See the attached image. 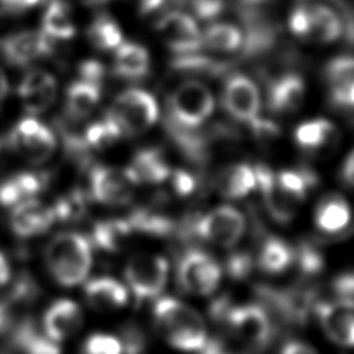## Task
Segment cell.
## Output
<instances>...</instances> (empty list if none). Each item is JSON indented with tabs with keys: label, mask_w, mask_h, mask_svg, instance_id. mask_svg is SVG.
Wrapping results in <instances>:
<instances>
[{
	"label": "cell",
	"mask_w": 354,
	"mask_h": 354,
	"mask_svg": "<svg viewBox=\"0 0 354 354\" xmlns=\"http://www.w3.org/2000/svg\"><path fill=\"white\" fill-rule=\"evenodd\" d=\"M315 227L326 235H337L348 228L351 223V209L348 202L337 195H325L314 212Z\"/></svg>",
	"instance_id": "obj_21"
},
{
	"label": "cell",
	"mask_w": 354,
	"mask_h": 354,
	"mask_svg": "<svg viewBox=\"0 0 354 354\" xmlns=\"http://www.w3.org/2000/svg\"><path fill=\"white\" fill-rule=\"evenodd\" d=\"M335 138V127L333 124L324 119L317 118L308 122L299 124L295 130L296 142L306 151L315 152L321 151L324 147L329 145Z\"/></svg>",
	"instance_id": "obj_31"
},
{
	"label": "cell",
	"mask_w": 354,
	"mask_h": 354,
	"mask_svg": "<svg viewBox=\"0 0 354 354\" xmlns=\"http://www.w3.org/2000/svg\"><path fill=\"white\" fill-rule=\"evenodd\" d=\"M11 277V268L7 257L0 252V288L7 285Z\"/></svg>",
	"instance_id": "obj_53"
},
{
	"label": "cell",
	"mask_w": 354,
	"mask_h": 354,
	"mask_svg": "<svg viewBox=\"0 0 354 354\" xmlns=\"http://www.w3.org/2000/svg\"><path fill=\"white\" fill-rule=\"evenodd\" d=\"M48 272L61 286H76L87 278L93 266V248L88 238L76 231L53 236L44 249Z\"/></svg>",
	"instance_id": "obj_2"
},
{
	"label": "cell",
	"mask_w": 354,
	"mask_h": 354,
	"mask_svg": "<svg viewBox=\"0 0 354 354\" xmlns=\"http://www.w3.org/2000/svg\"><path fill=\"white\" fill-rule=\"evenodd\" d=\"M254 263L256 261L249 252L235 250L227 257L224 270L230 278L235 281H242L250 275Z\"/></svg>",
	"instance_id": "obj_42"
},
{
	"label": "cell",
	"mask_w": 354,
	"mask_h": 354,
	"mask_svg": "<svg viewBox=\"0 0 354 354\" xmlns=\"http://www.w3.org/2000/svg\"><path fill=\"white\" fill-rule=\"evenodd\" d=\"M347 160H350V162H353V163H354V151H351V152H350V155L347 156Z\"/></svg>",
	"instance_id": "obj_59"
},
{
	"label": "cell",
	"mask_w": 354,
	"mask_h": 354,
	"mask_svg": "<svg viewBox=\"0 0 354 354\" xmlns=\"http://www.w3.org/2000/svg\"><path fill=\"white\" fill-rule=\"evenodd\" d=\"M12 343L21 354H61L59 343L40 330L32 319H25L17 326Z\"/></svg>",
	"instance_id": "obj_25"
},
{
	"label": "cell",
	"mask_w": 354,
	"mask_h": 354,
	"mask_svg": "<svg viewBox=\"0 0 354 354\" xmlns=\"http://www.w3.org/2000/svg\"><path fill=\"white\" fill-rule=\"evenodd\" d=\"M7 91H8V82H7V77L4 76L3 71L0 69V105L7 95Z\"/></svg>",
	"instance_id": "obj_57"
},
{
	"label": "cell",
	"mask_w": 354,
	"mask_h": 354,
	"mask_svg": "<svg viewBox=\"0 0 354 354\" xmlns=\"http://www.w3.org/2000/svg\"><path fill=\"white\" fill-rule=\"evenodd\" d=\"M268 0H239V6L242 7V14H256L260 12V8L267 3Z\"/></svg>",
	"instance_id": "obj_52"
},
{
	"label": "cell",
	"mask_w": 354,
	"mask_h": 354,
	"mask_svg": "<svg viewBox=\"0 0 354 354\" xmlns=\"http://www.w3.org/2000/svg\"><path fill=\"white\" fill-rule=\"evenodd\" d=\"M131 232L133 230L127 218L102 220L94 225L91 241L105 252H116L123 246Z\"/></svg>",
	"instance_id": "obj_29"
},
{
	"label": "cell",
	"mask_w": 354,
	"mask_h": 354,
	"mask_svg": "<svg viewBox=\"0 0 354 354\" xmlns=\"http://www.w3.org/2000/svg\"><path fill=\"white\" fill-rule=\"evenodd\" d=\"M83 292L86 303L101 313L120 310L129 301L127 288L112 277H97L87 281Z\"/></svg>",
	"instance_id": "obj_19"
},
{
	"label": "cell",
	"mask_w": 354,
	"mask_h": 354,
	"mask_svg": "<svg viewBox=\"0 0 354 354\" xmlns=\"http://www.w3.org/2000/svg\"><path fill=\"white\" fill-rule=\"evenodd\" d=\"M256 264L267 274H281L293 266V246L278 236H267L263 239Z\"/></svg>",
	"instance_id": "obj_26"
},
{
	"label": "cell",
	"mask_w": 354,
	"mask_h": 354,
	"mask_svg": "<svg viewBox=\"0 0 354 354\" xmlns=\"http://www.w3.org/2000/svg\"><path fill=\"white\" fill-rule=\"evenodd\" d=\"M126 136H140L158 119V104L152 94L141 88L120 93L108 111Z\"/></svg>",
	"instance_id": "obj_6"
},
{
	"label": "cell",
	"mask_w": 354,
	"mask_h": 354,
	"mask_svg": "<svg viewBox=\"0 0 354 354\" xmlns=\"http://www.w3.org/2000/svg\"><path fill=\"white\" fill-rule=\"evenodd\" d=\"M310 8L313 18V28L310 33L311 39L322 43H330L340 37L343 24L340 17L330 7L315 4L310 6Z\"/></svg>",
	"instance_id": "obj_33"
},
{
	"label": "cell",
	"mask_w": 354,
	"mask_h": 354,
	"mask_svg": "<svg viewBox=\"0 0 354 354\" xmlns=\"http://www.w3.org/2000/svg\"><path fill=\"white\" fill-rule=\"evenodd\" d=\"M223 268L207 252L187 250L177 264V282L183 292L195 296H209L220 285Z\"/></svg>",
	"instance_id": "obj_7"
},
{
	"label": "cell",
	"mask_w": 354,
	"mask_h": 354,
	"mask_svg": "<svg viewBox=\"0 0 354 354\" xmlns=\"http://www.w3.org/2000/svg\"><path fill=\"white\" fill-rule=\"evenodd\" d=\"M306 95V86L301 76L296 73H285L274 79L268 87L267 102L274 112L297 111Z\"/></svg>",
	"instance_id": "obj_20"
},
{
	"label": "cell",
	"mask_w": 354,
	"mask_h": 354,
	"mask_svg": "<svg viewBox=\"0 0 354 354\" xmlns=\"http://www.w3.org/2000/svg\"><path fill=\"white\" fill-rule=\"evenodd\" d=\"M79 73H80L82 80L101 86V82L105 76V68L100 61L88 59V61H83L80 64Z\"/></svg>",
	"instance_id": "obj_48"
},
{
	"label": "cell",
	"mask_w": 354,
	"mask_h": 354,
	"mask_svg": "<svg viewBox=\"0 0 354 354\" xmlns=\"http://www.w3.org/2000/svg\"><path fill=\"white\" fill-rule=\"evenodd\" d=\"M278 184L281 188L297 203H301L310 188H313L317 183V176L314 171L307 169H292V170H281L275 173Z\"/></svg>",
	"instance_id": "obj_35"
},
{
	"label": "cell",
	"mask_w": 354,
	"mask_h": 354,
	"mask_svg": "<svg viewBox=\"0 0 354 354\" xmlns=\"http://www.w3.org/2000/svg\"><path fill=\"white\" fill-rule=\"evenodd\" d=\"M342 176H343V180L354 187V163L350 162V160H344V165H343V169H342Z\"/></svg>",
	"instance_id": "obj_54"
},
{
	"label": "cell",
	"mask_w": 354,
	"mask_h": 354,
	"mask_svg": "<svg viewBox=\"0 0 354 354\" xmlns=\"http://www.w3.org/2000/svg\"><path fill=\"white\" fill-rule=\"evenodd\" d=\"M51 40L44 32L24 30L6 37L0 43V50L8 64L22 66L50 54L53 50Z\"/></svg>",
	"instance_id": "obj_15"
},
{
	"label": "cell",
	"mask_w": 354,
	"mask_h": 354,
	"mask_svg": "<svg viewBox=\"0 0 354 354\" xmlns=\"http://www.w3.org/2000/svg\"><path fill=\"white\" fill-rule=\"evenodd\" d=\"M54 221L55 216L53 207L41 203L35 198L14 206L10 216L11 230L21 238H32L40 235L46 232Z\"/></svg>",
	"instance_id": "obj_17"
},
{
	"label": "cell",
	"mask_w": 354,
	"mask_h": 354,
	"mask_svg": "<svg viewBox=\"0 0 354 354\" xmlns=\"http://www.w3.org/2000/svg\"><path fill=\"white\" fill-rule=\"evenodd\" d=\"M53 207L55 220H71L80 217L86 210V195L75 191L59 198Z\"/></svg>",
	"instance_id": "obj_40"
},
{
	"label": "cell",
	"mask_w": 354,
	"mask_h": 354,
	"mask_svg": "<svg viewBox=\"0 0 354 354\" xmlns=\"http://www.w3.org/2000/svg\"><path fill=\"white\" fill-rule=\"evenodd\" d=\"M194 14L201 19H213L224 8V0H189Z\"/></svg>",
	"instance_id": "obj_47"
},
{
	"label": "cell",
	"mask_w": 354,
	"mask_h": 354,
	"mask_svg": "<svg viewBox=\"0 0 354 354\" xmlns=\"http://www.w3.org/2000/svg\"><path fill=\"white\" fill-rule=\"evenodd\" d=\"M212 354H235V353L228 351V348H227L225 343H223V344H220L218 347H216V348L213 350V353H212Z\"/></svg>",
	"instance_id": "obj_58"
},
{
	"label": "cell",
	"mask_w": 354,
	"mask_h": 354,
	"mask_svg": "<svg viewBox=\"0 0 354 354\" xmlns=\"http://www.w3.org/2000/svg\"><path fill=\"white\" fill-rule=\"evenodd\" d=\"M201 44L209 51L232 53L242 47L243 33L231 24H214L201 33Z\"/></svg>",
	"instance_id": "obj_30"
},
{
	"label": "cell",
	"mask_w": 354,
	"mask_h": 354,
	"mask_svg": "<svg viewBox=\"0 0 354 354\" xmlns=\"http://www.w3.org/2000/svg\"><path fill=\"white\" fill-rule=\"evenodd\" d=\"M223 105L232 118L249 123L260 111V91L256 83L246 75H231L224 84Z\"/></svg>",
	"instance_id": "obj_11"
},
{
	"label": "cell",
	"mask_w": 354,
	"mask_h": 354,
	"mask_svg": "<svg viewBox=\"0 0 354 354\" xmlns=\"http://www.w3.org/2000/svg\"><path fill=\"white\" fill-rule=\"evenodd\" d=\"M293 264L301 277H315L324 270V253L315 243L310 241H301L293 246Z\"/></svg>",
	"instance_id": "obj_38"
},
{
	"label": "cell",
	"mask_w": 354,
	"mask_h": 354,
	"mask_svg": "<svg viewBox=\"0 0 354 354\" xmlns=\"http://www.w3.org/2000/svg\"><path fill=\"white\" fill-rule=\"evenodd\" d=\"M134 185L160 184L170 177L171 169L163 159L162 152L156 149H141L131 159L124 170Z\"/></svg>",
	"instance_id": "obj_22"
},
{
	"label": "cell",
	"mask_w": 354,
	"mask_h": 354,
	"mask_svg": "<svg viewBox=\"0 0 354 354\" xmlns=\"http://www.w3.org/2000/svg\"><path fill=\"white\" fill-rule=\"evenodd\" d=\"M279 354H318V353L315 348H313L304 342L290 340L282 346Z\"/></svg>",
	"instance_id": "obj_49"
},
{
	"label": "cell",
	"mask_w": 354,
	"mask_h": 354,
	"mask_svg": "<svg viewBox=\"0 0 354 354\" xmlns=\"http://www.w3.org/2000/svg\"><path fill=\"white\" fill-rule=\"evenodd\" d=\"M10 144L26 160L41 163L54 153L57 141L46 124L35 118H25L12 130Z\"/></svg>",
	"instance_id": "obj_9"
},
{
	"label": "cell",
	"mask_w": 354,
	"mask_h": 354,
	"mask_svg": "<svg viewBox=\"0 0 354 354\" xmlns=\"http://www.w3.org/2000/svg\"><path fill=\"white\" fill-rule=\"evenodd\" d=\"M332 102L342 108H354V80Z\"/></svg>",
	"instance_id": "obj_50"
},
{
	"label": "cell",
	"mask_w": 354,
	"mask_h": 354,
	"mask_svg": "<svg viewBox=\"0 0 354 354\" xmlns=\"http://www.w3.org/2000/svg\"><path fill=\"white\" fill-rule=\"evenodd\" d=\"M10 324V311L8 306L4 301H0V332L8 328Z\"/></svg>",
	"instance_id": "obj_56"
},
{
	"label": "cell",
	"mask_w": 354,
	"mask_h": 354,
	"mask_svg": "<svg viewBox=\"0 0 354 354\" xmlns=\"http://www.w3.org/2000/svg\"><path fill=\"white\" fill-rule=\"evenodd\" d=\"M18 95L26 112L37 115L44 112L55 100L57 82L46 71H29L19 83Z\"/></svg>",
	"instance_id": "obj_18"
},
{
	"label": "cell",
	"mask_w": 354,
	"mask_h": 354,
	"mask_svg": "<svg viewBox=\"0 0 354 354\" xmlns=\"http://www.w3.org/2000/svg\"><path fill=\"white\" fill-rule=\"evenodd\" d=\"M169 278V263L152 253L133 254L124 266V279L137 300L158 297Z\"/></svg>",
	"instance_id": "obj_8"
},
{
	"label": "cell",
	"mask_w": 354,
	"mask_h": 354,
	"mask_svg": "<svg viewBox=\"0 0 354 354\" xmlns=\"http://www.w3.org/2000/svg\"><path fill=\"white\" fill-rule=\"evenodd\" d=\"M122 343V351L123 354H144L147 348V339L144 332L133 325L127 324L122 328L120 330V337Z\"/></svg>",
	"instance_id": "obj_43"
},
{
	"label": "cell",
	"mask_w": 354,
	"mask_h": 354,
	"mask_svg": "<svg viewBox=\"0 0 354 354\" xmlns=\"http://www.w3.org/2000/svg\"><path fill=\"white\" fill-rule=\"evenodd\" d=\"M162 41L174 53L183 55L201 51V32L196 22L184 12L165 14L155 26Z\"/></svg>",
	"instance_id": "obj_10"
},
{
	"label": "cell",
	"mask_w": 354,
	"mask_h": 354,
	"mask_svg": "<svg viewBox=\"0 0 354 354\" xmlns=\"http://www.w3.org/2000/svg\"><path fill=\"white\" fill-rule=\"evenodd\" d=\"M223 324L249 350H263L274 335L272 318L260 303L234 304Z\"/></svg>",
	"instance_id": "obj_5"
},
{
	"label": "cell",
	"mask_w": 354,
	"mask_h": 354,
	"mask_svg": "<svg viewBox=\"0 0 354 354\" xmlns=\"http://www.w3.org/2000/svg\"><path fill=\"white\" fill-rule=\"evenodd\" d=\"M127 221L133 231H140L149 235L165 236L174 231V223L171 218L151 209L134 210L127 217Z\"/></svg>",
	"instance_id": "obj_34"
},
{
	"label": "cell",
	"mask_w": 354,
	"mask_h": 354,
	"mask_svg": "<svg viewBox=\"0 0 354 354\" xmlns=\"http://www.w3.org/2000/svg\"><path fill=\"white\" fill-rule=\"evenodd\" d=\"M47 185V176L32 171L17 173L0 184V205L14 207L33 199Z\"/></svg>",
	"instance_id": "obj_23"
},
{
	"label": "cell",
	"mask_w": 354,
	"mask_h": 354,
	"mask_svg": "<svg viewBox=\"0 0 354 354\" xmlns=\"http://www.w3.org/2000/svg\"><path fill=\"white\" fill-rule=\"evenodd\" d=\"M113 71L124 79H141L149 72V54L137 43H122L115 50Z\"/></svg>",
	"instance_id": "obj_27"
},
{
	"label": "cell",
	"mask_w": 354,
	"mask_h": 354,
	"mask_svg": "<svg viewBox=\"0 0 354 354\" xmlns=\"http://www.w3.org/2000/svg\"><path fill=\"white\" fill-rule=\"evenodd\" d=\"M335 299L344 301H354V272H344L337 275L332 282Z\"/></svg>",
	"instance_id": "obj_46"
},
{
	"label": "cell",
	"mask_w": 354,
	"mask_h": 354,
	"mask_svg": "<svg viewBox=\"0 0 354 354\" xmlns=\"http://www.w3.org/2000/svg\"><path fill=\"white\" fill-rule=\"evenodd\" d=\"M90 41L98 50H116L123 40L118 22L109 15H98L88 28Z\"/></svg>",
	"instance_id": "obj_36"
},
{
	"label": "cell",
	"mask_w": 354,
	"mask_h": 354,
	"mask_svg": "<svg viewBox=\"0 0 354 354\" xmlns=\"http://www.w3.org/2000/svg\"><path fill=\"white\" fill-rule=\"evenodd\" d=\"M245 230V216L236 207L223 205L191 220L185 232L220 248H234Z\"/></svg>",
	"instance_id": "obj_3"
},
{
	"label": "cell",
	"mask_w": 354,
	"mask_h": 354,
	"mask_svg": "<svg viewBox=\"0 0 354 354\" xmlns=\"http://www.w3.org/2000/svg\"><path fill=\"white\" fill-rule=\"evenodd\" d=\"M39 3L40 0H0V8L1 11H10V10L18 11V10L35 7Z\"/></svg>",
	"instance_id": "obj_51"
},
{
	"label": "cell",
	"mask_w": 354,
	"mask_h": 354,
	"mask_svg": "<svg viewBox=\"0 0 354 354\" xmlns=\"http://www.w3.org/2000/svg\"><path fill=\"white\" fill-rule=\"evenodd\" d=\"M82 354H123L122 343L118 336L102 332L93 333L84 340Z\"/></svg>",
	"instance_id": "obj_41"
},
{
	"label": "cell",
	"mask_w": 354,
	"mask_h": 354,
	"mask_svg": "<svg viewBox=\"0 0 354 354\" xmlns=\"http://www.w3.org/2000/svg\"><path fill=\"white\" fill-rule=\"evenodd\" d=\"M43 32L51 39H72L76 33L75 24L71 18V11L62 0H51L47 6L43 19Z\"/></svg>",
	"instance_id": "obj_32"
},
{
	"label": "cell",
	"mask_w": 354,
	"mask_h": 354,
	"mask_svg": "<svg viewBox=\"0 0 354 354\" xmlns=\"http://www.w3.org/2000/svg\"><path fill=\"white\" fill-rule=\"evenodd\" d=\"M137 1H138L141 12L147 14V12H151V11L156 10L158 7H160L165 0H137Z\"/></svg>",
	"instance_id": "obj_55"
},
{
	"label": "cell",
	"mask_w": 354,
	"mask_h": 354,
	"mask_svg": "<svg viewBox=\"0 0 354 354\" xmlns=\"http://www.w3.org/2000/svg\"><path fill=\"white\" fill-rule=\"evenodd\" d=\"M120 134V127L108 112L101 120L94 122L84 129V141L88 149H104L112 145Z\"/></svg>",
	"instance_id": "obj_39"
},
{
	"label": "cell",
	"mask_w": 354,
	"mask_h": 354,
	"mask_svg": "<svg viewBox=\"0 0 354 354\" xmlns=\"http://www.w3.org/2000/svg\"><path fill=\"white\" fill-rule=\"evenodd\" d=\"M153 321L159 333L174 348L198 353L207 342L203 317L174 297H160L153 306Z\"/></svg>",
	"instance_id": "obj_1"
},
{
	"label": "cell",
	"mask_w": 354,
	"mask_h": 354,
	"mask_svg": "<svg viewBox=\"0 0 354 354\" xmlns=\"http://www.w3.org/2000/svg\"><path fill=\"white\" fill-rule=\"evenodd\" d=\"M170 181L173 192L178 196H188L196 188L195 177L185 170H174L170 173Z\"/></svg>",
	"instance_id": "obj_45"
},
{
	"label": "cell",
	"mask_w": 354,
	"mask_h": 354,
	"mask_svg": "<svg viewBox=\"0 0 354 354\" xmlns=\"http://www.w3.org/2000/svg\"><path fill=\"white\" fill-rule=\"evenodd\" d=\"M256 188L260 189L266 209L272 220L279 224H286L293 220L297 213L299 205L292 199L278 184L275 173L266 165H256Z\"/></svg>",
	"instance_id": "obj_14"
},
{
	"label": "cell",
	"mask_w": 354,
	"mask_h": 354,
	"mask_svg": "<svg viewBox=\"0 0 354 354\" xmlns=\"http://www.w3.org/2000/svg\"><path fill=\"white\" fill-rule=\"evenodd\" d=\"M41 325L47 336H50L54 342L61 343L72 337L82 328V308L71 299L55 300L46 310Z\"/></svg>",
	"instance_id": "obj_16"
},
{
	"label": "cell",
	"mask_w": 354,
	"mask_h": 354,
	"mask_svg": "<svg viewBox=\"0 0 354 354\" xmlns=\"http://www.w3.org/2000/svg\"><path fill=\"white\" fill-rule=\"evenodd\" d=\"M214 98L212 91L198 80H185L169 98V124L196 129L212 115Z\"/></svg>",
	"instance_id": "obj_4"
},
{
	"label": "cell",
	"mask_w": 354,
	"mask_h": 354,
	"mask_svg": "<svg viewBox=\"0 0 354 354\" xmlns=\"http://www.w3.org/2000/svg\"><path fill=\"white\" fill-rule=\"evenodd\" d=\"M288 24H289V29L293 35L300 36V37H310L311 28H313L310 6L295 7L289 15Z\"/></svg>",
	"instance_id": "obj_44"
},
{
	"label": "cell",
	"mask_w": 354,
	"mask_h": 354,
	"mask_svg": "<svg viewBox=\"0 0 354 354\" xmlns=\"http://www.w3.org/2000/svg\"><path fill=\"white\" fill-rule=\"evenodd\" d=\"M134 184L124 170L95 166L90 173V195L108 206L127 205L133 198Z\"/></svg>",
	"instance_id": "obj_12"
},
{
	"label": "cell",
	"mask_w": 354,
	"mask_h": 354,
	"mask_svg": "<svg viewBox=\"0 0 354 354\" xmlns=\"http://www.w3.org/2000/svg\"><path fill=\"white\" fill-rule=\"evenodd\" d=\"M314 313L330 340L344 347H354V301H318Z\"/></svg>",
	"instance_id": "obj_13"
},
{
	"label": "cell",
	"mask_w": 354,
	"mask_h": 354,
	"mask_svg": "<svg viewBox=\"0 0 354 354\" xmlns=\"http://www.w3.org/2000/svg\"><path fill=\"white\" fill-rule=\"evenodd\" d=\"M257 185L254 167L246 163H235L223 169L216 178L217 191L231 199L249 195Z\"/></svg>",
	"instance_id": "obj_24"
},
{
	"label": "cell",
	"mask_w": 354,
	"mask_h": 354,
	"mask_svg": "<svg viewBox=\"0 0 354 354\" xmlns=\"http://www.w3.org/2000/svg\"><path fill=\"white\" fill-rule=\"evenodd\" d=\"M325 77L330 87V100H335L354 80V57L339 55L325 68Z\"/></svg>",
	"instance_id": "obj_37"
},
{
	"label": "cell",
	"mask_w": 354,
	"mask_h": 354,
	"mask_svg": "<svg viewBox=\"0 0 354 354\" xmlns=\"http://www.w3.org/2000/svg\"><path fill=\"white\" fill-rule=\"evenodd\" d=\"M100 87L82 79L73 82L66 90V115L77 120L87 118L100 101Z\"/></svg>",
	"instance_id": "obj_28"
}]
</instances>
